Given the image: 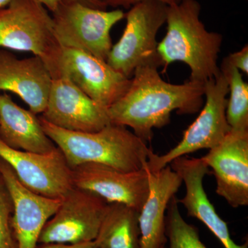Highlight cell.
Returning <instances> with one entry per match:
<instances>
[{
    "instance_id": "cell-1",
    "label": "cell",
    "mask_w": 248,
    "mask_h": 248,
    "mask_svg": "<svg viewBox=\"0 0 248 248\" xmlns=\"http://www.w3.org/2000/svg\"><path fill=\"white\" fill-rule=\"evenodd\" d=\"M157 69L151 65L138 67L127 92L107 108L111 123L130 127L146 143L153 139V129L169 123L172 111L193 114L203 104L204 83L170 84Z\"/></svg>"
},
{
    "instance_id": "cell-2",
    "label": "cell",
    "mask_w": 248,
    "mask_h": 248,
    "mask_svg": "<svg viewBox=\"0 0 248 248\" xmlns=\"http://www.w3.org/2000/svg\"><path fill=\"white\" fill-rule=\"evenodd\" d=\"M42 128L62 151L71 169L79 165H106L123 172L144 169L153 150L124 125L110 123L94 133L64 130L40 117Z\"/></svg>"
},
{
    "instance_id": "cell-3",
    "label": "cell",
    "mask_w": 248,
    "mask_h": 248,
    "mask_svg": "<svg viewBox=\"0 0 248 248\" xmlns=\"http://www.w3.org/2000/svg\"><path fill=\"white\" fill-rule=\"evenodd\" d=\"M202 6L197 0H182L168 6L167 32L158 43L164 71L171 63L182 62L190 68V81L205 83L219 76L217 64L223 37L209 32L200 19Z\"/></svg>"
},
{
    "instance_id": "cell-4",
    "label": "cell",
    "mask_w": 248,
    "mask_h": 248,
    "mask_svg": "<svg viewBox=\"0 0 248 248\" xmlns=\"http://www.w3.org/2000/svg\"><path fill=\"white\" fill-rule=\"evenodd\" d=\"M168 6L158 1H147L130 8L125 14L126 25L123 35L111 48L108 64L129 79L138 67L162 66L156 35L166 23Z\"/></svg>"
},
{
    "instance_id": "cell-5",
    "label": "cell",
    "mask_w": 248,
    "mask_h": 248,
    "mask_svg": "<svg viewBox=\"0 0 248 248\" xmlns=\"http://www.w3.org/2000/svg\"><path fill=\"white\" fill-rule=\"evenodd\" d=\"M46 66L53 79L67 78L107 108L123 97L131 83V79L116 71L107 61L79 49L60 46Z\"/></svg>"
},
{
    "instance_id": "cell-6",
    "label": "cell",
    "mask_w": 248,
    "mask_h": 248,
    "mask_svg": "<svg viewBox=\"0 0 248 248\" xmlns=\"http://www.w3.org/2000/svg\"><path fill=\"white\" fill-rule=\"evenodd\" d=\"M228 93V80L221 72L217 78L205 81L204 95L206 102L200 115L170 151L162 155L152 152L147 162L148 169L159 170L177 158L200 150H210L219 144L232 130L226 117Z\"/></svg>"
},
{
    "instance_id": "cell-7",
    "label": "cell",
    "mask_w": 248,
    "mask_h": 248,
    "mask_svg": "<svg viewBox=\"0 0 248 248\" xmlns=\"http://www.w3.org/2000/svg\"><path fill=\"white\" fill-rule=\"evenodd\" d=\"M125 16L119 9L108 11L62 3L52 16L54 35L61 46L84 50L107 61L112 46L111 29Z\"/></svg>"
},
{
    "instance_id": "cell-8",
    "label": "cell",
    "mask_w": 248,
    "mask_h": 248,
    "mask_svg": "<svg viewBox=\"0 0 248 248\" xmlns=\"http://www.w3.org/2000/svg\"><path fill=\"white\" fill-rule=\"evenodd\" d=\"M60 46L53 17L32 0H14L0 10V48L31 52L45 64Z\"/></svg>"
},
{
    "instance_id": "cell-9",
    "label": "cell",
    "mask_w": 248,
    "mask_h": 248,
    "mask_svg": "<svg viewBox=\"0 0 248 248\" xmlns=\"http://www.w3.org/2000/svg\"><path fill=\"white\" fill-rule=\"evenodd\" d=\"M108 206V203L99 196L73 187L62 197L56 213L46 223L38 244L94 241Z\"/></svg>"
},
{
    "instance_id": "cell-10",
    "label": "cell",
    "mask_w": 248,
    "mask_h": 248,
    "mask_svg": "<svg viewBox=\"0 0 248 248\" xmlns=\"http://www.w3.org/2000/svg\"><path fill=\"white\" fill-rule=\"evenodd\" d=\"M0 159L27 188L50 198H62L73 187L72 169L56 147L46 154L14 149L0 139Z\"/></svg>"
},
{
    "instance_id": "cell-11",
    "label": "cell",
    "mask_w": 248,
    "mask_h": 248,
    "mask_svg": "<svg viewBox=\"0 0 248 248\" xmlns=\"http://www.w3.org/2000/svg\"><path fill=\"white\" fill-rule=\"evenodd\" d=\"M213 170L216 193L232 208L248 205V129H232L201 158Z\"/></svg>"
},
{
    "instance_id": "cell-12",
    "label": "cell",
    "mask_w": 248,
    "mask_h": 248,
    "mask_svg": "<svg viewBox=\"0 0 248 248\" xmlns=\"http://www.w3.org/2000/svg\"><path fill=\"white\" fill-rule=\"evenodd\" d=\"M73 187L92 192L108 203H119L140 212L149 195L148 170L123 172L106 165L84 164L72 169Z\"/></svg>"
},
{
    "instance_id": "cell-13",
    "label": "cell",
    "mask_w": 248,
    "mask_h": 248,
    "mask_svg": "<svg viewBox=\"0 0 248 248\" xmlns=\"http://www.w3.org/2000/svg\"><path fill=\"white\" fill-rule=\"evenodd\" d=\"M42 117L54 125L82 133H94L111 123L107 108L86 95L67 78H53Z\"/></svg>"
},
{
    "instance_id": "cell-14",
    "label": "cell",
    "mask_w": 248,
    "mask_h": 248,
    "mask_svg": "<svg viewBox=\"0 0 248 248\" xmlns=\"http://www.w3.org/2000/svg\"><path fill=\"white\" fill-rule=\"evenodd\" d=\"M0 176L13 202L12 227L17 248H37L44 227L56 213L62 198L45 197L27 188L1 159Z\"/></svg>"
},
{
    "instance_id": "cell-15",
    "label": "cell",
    "mask_w": 248,
    "mask_h": 248,
    "mask_svg": "<svg viewBox=\"0 0 248 248\" xmlns=\"http://www.w3.org/2000/svg\"><path fill=\"white\" fill-rule=\"evenodd\" d=\"M53 78L37 56L18 59L0 48V91L17 94L35 115L46 107Z\"/></svg>"
},
{
    "instance_id": "cell-16",
    "label": "cell",
    "mask_w": 248,
    "mask_h": 248,
    "mask_svg": "<svg viewBox=\"0 0 248 248\" xmlns=\"http://www.w3.org/2000/svg\"><path fill=\"white\" fill-rule=\"evenodd\" d=\"M170 164L185 184V196L178 202L186 209L187 215L203 223L225 248H248V243L238 245L232 239L228 224L210 203L203 187V179L209 168L203 160L184 156L173 160Z\"/></svg>"
},
{
    "instance_id": "cell-17",
    "label": "cell",
    "mask_w": 248,
    "mask_h": 248,
    "mask_svg": "<svg viewBox=\"0 0 248 248\" xmlns=\"http://www.w3.org/2000/svg\"><path fill=\"white\" fill-rule=\"evenodd\" d=\"M148 170L149 195L139 216L140 248H166V211L182 179L169 165L157 171Z\"/></svg>"
},
{
    "instance_id": "cell-18",
    "label": "cell",
    "mask_w": 248,
    "mask_h": 248,
    "mask_svg": "<svg viewBox=\"0 0 248 248\" xmlns=\"http://www.w3.org/2000/svg\"><path fill=\"white\" fill-rule=\"evenodd\" d=\"M0 139L14 149L38 154H46L57 147L46 135L40 118L7 94H0Z\"/></svg>"
},
{
    "instance_id": "cell-19",
    "label": "cell",
    "mask_w": 248,
    "mask_h": 248,
    "mask_svg": "<svg viewBox=\"0 0 248 248\" xmlns=\"http://www.w3.org/2000/svg\"><path fill=\"white\" fill-rule=\"evenodd\" d=\"M140 212L119 203H108L97 237V248H140Z\"/></svg>"
},
{
    "instance_id": "cell-20",
    "label": "cell",
    "mask_w": 248,
    "mask_h": 248,
    "mask_svg": "<svg viewBox=\"0 0 248 248\" xmlns=\"http://www.w3.org/2000/svg\"><path fill=\"white\" fill-rule=\"evenodd\" d=\"M220 71L228 80L231 97L228 100L226 117L232 129H248V84L243 79L237 68L226 58L222 62Z\"/></svg>"
},
{
    "instance_id": "cell-21",
    "label": "cell",
    "mask_w": 248,
    "mask_h": 248,
    "mask_svg": "<svg viewBox=\"0 0 248 248\" xmlns=\"http://www.w3.org/2000/svg\"><path fill=\"white\" fill-rule=\"evenodd\" d=\"M176 195L170 201L166 215V235L170 248H208L202 242L195 226L184 219Z\"/></svg>"
},
{
    "instance_id": "cell-22",
    "label": "cell",
    "mask_w": 248,
    "mask_h": 248,
    "mask_svg": "<svg viewBox=\"0 0 248 248\" xmlns=\"http://www.w3.org/2000/svg\"><path fill=\"white\" fill-rule=\"evenodd\" d=\"M13 211L11 196L0 176V248H17L12 227Z\"/></svg>"
},
{
    "instance_id": "cell-23",
    "label": "cell",
    "mask_w": 248,
    "mask_h": 248,
    "mask_svg": "<svg viewBox=\"0 0 248 248\" xmlns=\"http://www.w3.org/2000/svg\"><path fill=\"white\" fill-rule=\"evenodd\" d=\"M107 7H112L117 9L124 7L125 9H130L135 5L147 1H155L163 3L167 6H173L179 4L182 0H99Z\"/></svg>"
},
{
    "instance_id": "cell-24",
    "label": "cell",
    "mask_w": 248,
    "mask_h": 248,
    "mask_svg": "<svg viewBox=\"0 0 248 248\" xmlns=\"http://www.w3.org/2000/svg\"><path fill=\"white\" fill-rule=\"evenodd\" d=\"M228 62L237 68L239 71L244 72L248 75V46H245L244 48L239 51L232 53L226 57Z\"/></svg>"
},
{
    "instance_id": "cell-25",
    "label": "cell",
    "mask_w": 248,
    "mask_h": 248,
    "mask_svg": "<svg viewBox=\"0 0 248 248\" xmlns=\"http://www.w3.org/2000/svg\"><path fill=\"white\" fill-rule=\"evenodd\" d=\"M36 248H97L94 241L79 244H40Z\"/></svg>"
},
{
    "instance_id": "cell-26",
    "label": "cell",
    "mask_w": 248,
    "mask_h": 248,
    "mask_svg": "<svg viewBox=\"0 0 248 248\" xmlns=\"http://www.w3.org/2000/svg\"><path fill=\"white\" fill-rule=\"evenodd\" d=\"M62 3H76L96 9H107V6L99 0H62Z\"/></svg>"
},
{
    "instance_id": "cell-27",
    "label": "cell",
    "mask_w": 248,
    "mask_h": 248,
    "mask_svg": "<svg viewBox=\"0 0 248 248\" xmlns=\"http://www.w3.org/2000/svg\"><path fill=\"white\" fill-rule=\"evenodd\" d=\"M44 6L50 12L55 13L60 5L62 4V0H32Z\"/></svg>"
},
{
    "instance_id": "cell-28",
    "label": "cell",
    "mask_w": 248,
    "mask_h": 248,
    "mask_svg": "<svg viewBox=\"0 0 248 248\" xmlns=\"http://www.w3.org/2000/svg\"><path fill=\"white\" fill-rule=\"evenodd\" d=\"M14 0H0V10L8 7Z\"/></svg>"
}]
</instances>
